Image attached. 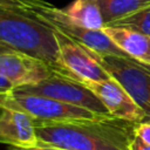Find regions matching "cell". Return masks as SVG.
I'll use <instances>...</instances> for the list:
<instances>
[{
    "instance_id": "1",
    "label": "cell",
    "mask_w": 150,
    "mask_h": 150,
    "mask_svg": "<svg viewBox=\"0 0 150 150\" xmlns=\"http://www.w3.org/2000/svg\"><path fill=\"white\" fill-rule=\"evenodd\" d=\"M137 124L114 116L39 124L38 146L64 150H130Z\"/></svg>"
},
{
    "instance_id": "2",
    "label": "cell",
    "mask_w": 150,
    "mask_h": 150,
    "mask_svg": "<svg viewBox=\"0 0 150 150\" xmlns=\"http://www.w3.org/2000/svg\"><path fill=\"white\" fill-rule=\"evenodd\" d=\"M0 45L39 59L60 74L74 76L62 63L55 30L8 0H0Z\"/></svg>"
},
{
    "instance_id": "3",
    "label": "cell",
    "mask_w": 150,
    "mask_h": 150,
    "mask_svg": "<svg viewBox=\"0 0 150 150\" xmlns=\"http://www.w3.org/2000/svg\"><path fill=\"white\" fill-rule=\"evenodd\" d=\"M52 27L54 30L73 39L100 55H127L118 48L103 29H88L74 22L63 9L46 0H8Z\"/></svg>"
},
{
    "instance_id": "4",
    "label": "cell",
    "mask_w": 150,
    "mask_h": 150,
    "mask_svg": "<svg viewBox=\"0 0 150 150\" xmlns=\"http://www.w3.org/2000/svg\"><path fill=\"white\" fill-rule=\"evenodd\" d=\"M0 107L20 110L28 114L34 118L36 125L107 117L95 114L88 109L71 105L52 97L29 94L18 89L9 94L0 95Z\"/></svg>"
},
{
    "instance_id": "5",
    "label": "cell",
    "mask_w": 150,
    "mask_h": 150,
    "mask_svg": "<svg viewBox=\"0 0 150 150\" xmlns=\"http://www.w3.org/2000/svg\"><path fill=\"white\" fill-rule=\"evenodd\" d=\"M89 52L144 111L145 122H150V66L129 55H100L90 49Z\"/></svg>"
},
{
    "instance_id": "6",
    "label": "cell",
    "mask_w": 150,
    "mask_h": 150,
    "mask_svg": "<svg viewBox=\"0 0 150 150\" xmlns=\"http://www.w3.org/2000/svg\"><path fill=\"white\" fill-rule=\"evenodd\" d=\"M18 90L52 97L71 105L88 109L102 116H111L101 100L84 84L83 81L75 76L54 71L42 82L18 88Z\"/></svg>"
},
{
    "instance_id": "7",
    "label": "cell",
    "mask_w": 150,
    "mask_h": 150,
    "mask_svg": "<svg viewBox=\"0 0 150 150\" xmlns=\"http://www.w3.org/2000/svg\"><path fill=\"white\" fill-rule=\"evenodd\" d=\"M54 71L46 62L0 45V74L11 81L15 89L38 84Z\"/></svg>"
},
{
    "instance_id": "8",
    "label": "cell",
    "mask_w": 150,
    "mask_h": 150,
    "mask_svg": "<svg viewBox=\"0 0 150 150\" xmlns=\"http://www.w3.org/2000/svg\"><path fill=\"white\" fill-rule=\"evenodd\" d=\"M63 66L83 82H100L111 77L90 54L89 49L55 30Z\"/></svg>"
},
{
    "instance_id": "9",
    "label": "cell",
    "mask_w": 150,
    "mask_h": 150,
    "mask_svg": "<svg viewBox=\"0 0 150 150\" xmlns=\"http://www.w3.org/2000/svg\"><path fill=\"white\" fill-rule=\"evenodd\" d=\"M84 84L101 100L111 116L136 123L145 122L144 111L114 77L100 82H84Z\"/></svg>"
},
{
    "instance_id": "10",
    "label": "cell",
    "mask_w": 150,
    "mask_h": 150,
    "mask_svg": "<svg viewBox=\"0 0 150 150\" xmlns=\"http://www.w3.org/2000/svg\"><path fill=\"white\" fill-rule=\"evenodd\" d=\"M0 108V141L18 148L38 146L39 139L34 118L20 110Z\"/></svg>"
},
{
    "instance_id": "11",
    "label": "cell",
    "mask_w": 150,
    "mask_h": 150,
    "mask_svg": "<svg viewBox=\"0 0 150 150\" xmlns=\"http://www.w3.org/2000/svg\"><path fill=\"white\" fill-rule=\"evenodd\" d=\"M102 29L127 55L150 66V36L121 27L104 26Z\"/></svg>"
},
{
    "instance_id": "12",
    "label": "cell",
    "mask_w": 150,
    "mask_h": 150,
    "mask_svg": "<svg viewBox=\"0 0 150 150\" xmlns=\"http://www.w3.org/2000/svg\"><path fill=\"white\" fill-rule=\"evenodd\" d=\"M77 25L88 29H102L104 27L98 0H75L63 9Z\"/></svg>"
},
{
    "instance_id": "13",
    "label": "cell",
    "mask_w": 150,
    "mask_h": 150,
    "mask_svg": "<svg viewBox=\"0 0 150 150\" xmlns=\"http://www.w3.org/2000/svg\"><path fill=\"white\" fill-rule=\"evenodd\" d=\"M104 26L150 6V0H98Z\"/></svg>"
},
{
    "instance_id": "14",
    "label": "cell",
    "mask_w": 150,
    "mask_h": 150,
    "mask_svg": "<svg viewBox=\"0 0 150 150\" xmlns=\"http://www.w3.org/2000/svg\"><path fill=\"white\" fill-rule=\"evenodd\" d=\"M108 26L128 28V29H132L150 36V6L144 7L129 16L116 20L109 23Z\"/></svg>"
},
{
    "instance_id": "15",
    "label": "cell",
    "mask_w": 150,
    "mask_h": 150,
    "mask_svg": "<svg viewBox=\"0 0 150 150\" xmlns=\"http://www.w3.org/2000/svg\"><path fill=\"white\" fill-rule=\"evenodd\" d=\"M135 134L144 141L146 144H150V122H142L138 123L135 130Z\"/></svg>"
},
{
    "instance_id": "16",
    "label": "cell",
    "mask_w": 150,
    "mask_h": 150,
    "mask_svg": "<svg viewBox=\"0 0 150 150\" xmlns=\"http://www.w3.org/2000/svg\"><path fill=\"white\" fill-rule=\"evenodd\" d=\"M13 90H15L14 84L5 75H1L0 74V95H2V94H9Z\"/></svg>"
},
{
    "instance_id": "17",
    "label": "cell",
    "mask_w": 150,
    "mask_h": 150,
    "mask_svg": "<svg viewBox=\"0 0 150 150\" xmlns=\"http://www.w3.org/2000/svg\"><path fill=\"white\" fill-rule=\"evenodd\" d=\"M130 150H150V144H146L137 135H135L134 141H132L131 146H130Z\"/></svg>"
},
{
    "instance_id": "18",
    "label": "cell",
    "mask_w": 150,
    "mask_h": 150,
    "mask_svg": "<svg viewBox=\"0 0 150 150\" xmlns=\"http://www.w3.org/2000/svg\"><path fill=\"white\" fill-rule=\"evenodd\" d=\"M8 150H64L60 148H49V146H35V148H18V146H8Z\"/></svg>"
}]
</instances>
